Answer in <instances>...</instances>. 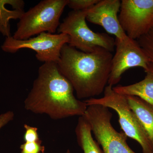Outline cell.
I'll list each match as a JSON object with an SVG mask.
<instances>
[{"label":"cell","mask_w":153,"mask_h":153,"mask_svg":"<svg viewBox=\"0 0 153 153\" xmlns=\"http://www.w3.org/2000/svg\"><path fill=\"white\" fill-rule=\"evenodd\" d=\"M74 91L59 71L57 63H44L25 99V108L36 114L47 115L55 120L82 116L87 105L74 96Z\"/></svg>","instance_id":"obj_1"},{"label":"cell","mask_w":153,"mask_h":153,"mask_svg":"<svg viewBox=\"0 0 153 153\" xmlns=\"http://www.w3.org/2000/svg\"><path fill=\"white\" fill-rule=\"evenodd\" d=\"M113 55L98 47L85 53L65 44L57 63L60 73L70 82L78 99L100 95L108 82Z\"/></svg>","instance_id":"obj_2"},{"label":"cell","mask_w":153,"mask_h":153,"mask_svg":"<svg viewBox=\"0 0 153 153\" xmlns=\"http://www.w3.org/2000/svg\"><path fill=\"white\" fill-rule=\"evenodd\" d=\"M68 0H43L25 12L17 24L13 38L24 40L43 33L54 34Z\"/></svg>","instance_id":"obj_3"},{"label":"cell","mask_w":153,"mask_h":153,"mask_svg":"<svg viewBox=\"0 0 153 153\" xmlns=\"http://www.w3.org/2000/svg\"><path fill=\"white\" fill-rule=\"evenodd\" d=\"M88 10L70 12L60 24L58 33L68 35V45L81 52L90 53L98 47L113 52L114 39L105 33H95L88 27L86 22Z\"/></svg>","instance_id":"obj_4"},{"label":"cell","mask_w":153,"mask_h":153,"mask_svg":"<svg viewBox=\"0 0 153 153\" xmlns=\"http://www.w3.org/2000/svg\"><path fill=\"white\" fill-rule=\"evenodd\" d=\"M101 98H91L84 102L87 105H99L111 108L117 113L119 122L127 137L136 141L143 153H153V148L146 133L130 107L126 96L116 93L111 85H107Z\"/></svg>","instance_id":"obj_5"},{"label":"cell","mask_w":153,"mask_h":153,"mask_svg":"<svg viewBox=\"0 0 153 153\" xmlns=\"http://www.w3.org/2000/svg\"><path fill=\"white\" fill-rule=\"evenodd\" d=\"M82 116L90 125L103 153H136L128 144L125 134L123 131L119 132L113 127L112 114L108 108L99 105H88Z\"/></svg>","instance_id":"obj_6"},{"label":"cell","mask_w":153,"mask_h":153,"mask_svg":"<svg viewBox=\"0 0 153 153\" xmlns=\"http://www.w3.org/2000/svg\"><path fill=\"white\" fill-rule=\"evenodd\" d=\"M69 41V37L64 33H43L24 40H17L12 36L7 37L1 48L4 52L10 53H16L23 49H31L36 52V57L39 61L57 63L61 49Z\"/></svg>","instance_id":"obj_7"},{"label":"cell","mask_w":153,"mask_h":153,"mask_svg":"<svg viewBox=\"0 0 153 153\" xmlns=\"http://www.w3.org/2000/svg\"><path fill=\"white\" fill-rule=\"evenodd\" d=\"M118 19L129 38L138 39L153 27V0H122Z\"/></svg>","instance_id":"obj_8"},{"label":"cell","mask_w":153,"mask_h":153,"mask_svg":"<svg viewBox=\"0 0 153 153\" xmlns=\"http://www.w3.org/2000/svg\"><path fill=\"white\" fill-rule=\"evenodd\" d=\"M116 52L111 61V70L108 84L113 86L120 81L122 75L134 67L143 68L149 71V60L139 44L127 36L123 39L116 38Z\"/></svg>","instance_id":"obj_9"},{"label":"cell","mask_w":153,"mask_h":153,"mask_svg":"<svg viewBox=\"0 0 153 153\" xmlns=\"http://www.w3.org/2000/svg\"><path fill=\"white\" fill-rule=\"evenodd\" d=\"M119 0H100L88 10L86 20L102 27L116 38L123 39L127 35L120 24L117 14L120 10Z\"/></svg>","instance_id":"obj_10"},{"label":"cell","mask_w":153,"mask_h":153,"mask_svg":"<svg viewBox=\"0 0 153 153\" xmlns=\"http://www.w3.org/2000/svg\"><path fill=\"white\" fill-rule=\"evenodd\" d=\"M130 107L146 133L153 148V106L134 96H126Z\"/></svg>","instance_id":"obj_11"},{"label":"cell","mask_w":153,"mask_h":153,"mask_svg":"<svg viewBox=\"0 0 153 153\" xmlns=\"http://www.w3.org/2000/svg\"><path fill=\"white\" fill-rule=\"evenodd\" d=\"M144 79L134 84L113 87L116 93L125 96L137 97L153 106V74L147 72Z\"/></svg>","instance_id":"obj_12"},{"label":"cell","mask_w":153,"mask_h":153,"mask_svg":"<svg viewBox=\"0 0 153 153\" xmlns=\"http://www.w3.org/2000/svg\"><path fill=\"white\" fill-rule=\"evenodd\" d=\"M24 7L22 0H0V33L3 36H11L10 20L21 19Z\"/></svg>","instance_id":"obj_13"},{"label":"cell","mask_w":153,"mask_h":153,"mask_svg":"<svg viewBox=\"0 0 153 153\" xmlns=\"http://www.w3.org/2000/svg\"><path fill=\"white\" fill-rule=\"evenodd\" d=\"M77 143L84 153H104L97 141L94 139L90 125L82 116L79 117L75 128Z\"/></svg>","instance_id":"obj_14"},{"label":"cell","mask_w":153,"mask_h":153,"mask_svg":"<svg viewBox=\"0 0 153 153\" xmlns=\"http://www.w3.org/2000/svg\"><path fill=\"white\" fill-rule=\"evenodd\" d=\"M138 43L146 55L149 62V72L153 74V27L138 39Z\"/></svg>","instance_id":"obj_15"},{"label":"cell","mask_w":153,"mask_h":153,"mask_svg":"<svg viewBox=\"0 0 153 153\" xmlns=\"http://www.w3.org/2000/svg\"><path fill=\"white\" fill-rule=\"evenodd\" d=\"M100 0H68L67 6L73 11H83L93 7Z\"/></svg>","instance_id":"obj_16"},{"label":"cell","mask_w":153,"mask_h":153,"mask_svg":"<svg viewBox=\"0 0 153 153\" xmlns=\"http://www.w3.org/2000/svg\"><path fill=\"white\" fill-rule=\"evenodd\" d=\"M41 140L32 142H25L20 146L21 153H44L45 146Z\"/></svg>","instance_id":"obj_17"},{"label":"cell","mask_w":153,"mask_h":153,"mask_svg":"<svg viewBox=\"0 0 153 153\" xmlns=\"http://www.w3.org/2000/svg\"><path fill=\"white\" fill-rule=\"evenodd\" d=\"M24 127L25 129V132L23 138L25 142H32L41 140L38 133V128L27 124L24 125Z\"/></svg>","instance_id":"obj_18"},{"label":"cell","mask_w":153,"mask_h":153,"mask_svg":"<svg viewBox=\"0 0 153 153\" xmlns=\"http://www.w3.org/2000/svg\"><path fill=\"white\" fill-rule=\"evenodd\" d=\"M14 112L9 111L0 114V130L14 119Z\"/></svg>","instance_id":"obj_19"},{"label":"cell","mask_w":153,"mask_h":153,"mask_svg":"<svg viewBox=\"0 0 153 153\" xmlns=\"http://www.w3.org/2000/svg\"><path fill=\"white\" fill-rule=\"evenodd\" d=\"M66 153H71V152H70V150H69V149H68L67 151H66Z\"/></svg>","instance_id":"obj_20"},{"label":"cell","mask_w":153,"mask_h":153,"mask_svg":"<svg viewBox=\"0 0 153 153\" xmlns=\"http://www.w3.org/2000/svg\"><path fill=\"white\" fill-rule=\"evenodd\" d=\"M0 74H1V73H0Z\"/></svg>","instance_id":"obj_21"}]
</instances>
